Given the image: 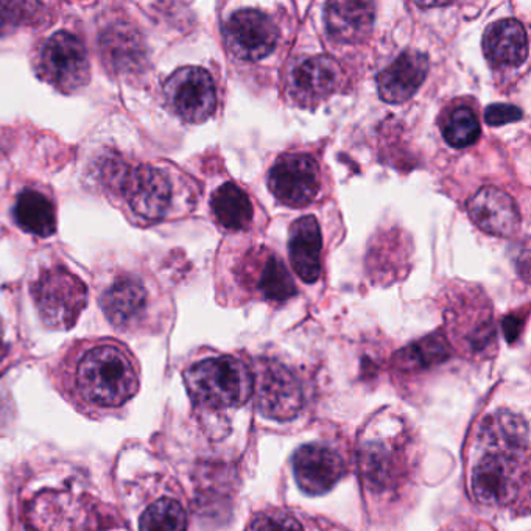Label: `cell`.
<instances>
[{
  "instance_id": "1",
  "label": "cell",
  "mask_w": 531,
  "mask_h": 531,
  "mask_svg": "<svg viewBox=\"0 0 531 531\" xmlns=\"http://www.w3.org/2000/svg\"><path fill=\"white\" fill-rule=\"evenodd\" d=\"M74 390L92 407H120L138 393V366L119 343H95L75 363Z\"/></svg>"
},
{
  "instance_id": "2",
  "label": "cell",
  "mask_w": 531,
  "mask_h": 531,
  "mask_svg": "<svg viewBox=\"0 0 531 531\" xmlns=\"http://www.w3.org/2000/svg\"><path fill=\"white\" fill-rule=\"evenodd\" d=\"M99 180L138 222H159L172 208V180L161 167L131 164L114 153L100 159Z\"/></svg>"
},
{
  "instance_id": "3",
  "label": "cell",
  "mask_w": 531,
  "mask_h": 531,
  "mask_svg": "<svg viewBox=\"0 0 531 531\" xmlns=\"http://www.w3.org/2000/svg\"><path fill=\"white\" fill-rule=\"evenodd\" d=\"M187 390L198 405L209 408L240 407L251 398L253 374L234 357L204 359L184 374Z\"/></svg>"
},
{
  "instance_id": "4",
  "label": "cell",
  "mask_w": 531,
  "mask_h": 531,
  "mask_svg": "<svg viewBox=\"0 0 531 531\" xmlns=\"http://www.w3.org/2000/svg\"><path fill=\"white\" fill-rule=\"evenodd\" d=\"M32 295L39 317L53 329H71L88 303L85 282L63 267L44 271Z\"/></svg>"
},
{
  "instance_id": "5",
  "label": "cell",
  "mask_w": 531,
  "mask_h": 531,
  "mask_svg": "<svg viewBox=\"0 0 531 531\" xmlns=\"http://www.w3.org/2000/svg\"><path fill=\"white\" fill-rule=\"evenodd\" d=\"M38 63L41 78L60 91L72 92L88 83V52L83 39L74 33H53L41 47Z\"/></svg>"
},
{
  "instance_id": "6",
  "label": "cell",
  "mask_w": 531,
  "mask_h": 531,
  "mask_svg": "<svg viewBox=\"0 0 531 531\" xmlns=\"http://www.w3.org/2000/svg\"><path fill=\"white\" fill-rule=\"evenodd\" d=\"M170 110L189 124H203L217 108L214 80L203 67L186 66L170 75L164 85Z\"/></svg>"
},
{
  "instance_id": "7",
  "label": "cell",
  "mask_w": 531,
  "mask_h": 531,
  "mask_svg": "<svg viewBox=\"0 0 531 531\" xmlns=\"http://www.w3.org/2000/svg\"><path fill=\"white\" fill-rule=\"evenodd\" d=\"M268 187L285 206L304 208L320 192L318 164L309 155L287 153L271 167Z\"/></svg>"
},
{
  "instance_id": "8",
  "label": "cell",
  "mask_w": 531,
  "mask_h": 531,
  "mask_svg": "<svg viewBox=\"0 0 531 531\" xmlns=\"http://www.w3.org/2000/svg\"><path fill=\"white\" fill-rule=\"evenodd\" d=\"M223 38L234 57L243 61H261L275 50L279 32L275 22L262 11L242 10L234 13L223 25Z\"/></svg>"
},
{
  "instance_id": "9",
  "label": "cell",
  "mask_w": 531,
  "mask_h": 531,
  "mask_svg": "<svg viewBox=\"0 0 531 531\" xmlns=\"http://www.w3.org/2000/svg\"><path fill=\"white\" fill-rule=\"evenodd\" d=\"M519 463L505 452L485 455L472 472V493L483 505H507L519 491Z\"/></svg>"
},
{
  "instance_id": "10",
  "label": "cell",
  "mask_w": 531,
  "mask_h": 531,
  "mask_svg": "<svg viewBox=\"0 0 531 531\" xmlns=\"http://www.w3.org/2000/svg\"><path fill=\"white\" fill-rule=\"evenodd\" d=\"M345 472L343 460L334 449L324 444H306L293 455L296 483L309 496L331 491Z\"/></svg>"
},
{
  "instance_id": "11",
  "label": "cell",
  "mask_w": 531,
  "mask_h": 531,
  "mask_svg": "<svg viewBox=\"0 0 531 531\" xmlns=\"http://www.w3.org/2000/svg\"><path fill=\"white\" fill-rule=\"evenodd\" d=\"M342 80L343 71L338 61L328 55H317L295 67L290 91L299 105H315L337 92Z\"/></svg>"
},
{
  "instance_id": "12",
  "label": "cell",
  "mask_w": 531,
  "mask_h": 531,
  "mask_svg": "<svg viewBox=\"0 0 531 531\" xmlns=\"http://www.w3.org/2000/svg\"><path fill=\"white\" fill-rule=\"evenodd\" d=\"M469 217L486 234L511 237L521 225V214L513 198L497 189L483 187L468 203Z\"/></svg>"
},
{
  "instance_id": "13",
  "label": "cell",
  "mask_w": 531,
  "mask_h": 531,
  "mask_svg": "<svg viewBox=\"0 0 531 531\" xmlns=\"http://www.w3.org/2000/svg\"><path fill=\"white\" fill-rule=\"evenodd\" d=\"M429 74V58L418 50H405L377 77L380 99L404 103L412 99Z\"/></svg>"
},
{
  "instance_id": "14",
  "label": "cell",
  "mask_w": 531,
  "mask_h": 531,
  "mask_svg": "<svg viewBox=\"0 0 531 531\" xmlns=\"http://www.w3.org/2000/svg\"><path fill=\"white\" fill-rule=\"evenodd\" d=\"M257 404L268 418H293L303 404L298 380L281 366H268L257 382Z\"/></svg>"
},
{
  "instance_id": "15",
  "label": "cell",
  "mask_w": 531,
  "mask_h": 531,
  "mask_svg": "<svg viewBox=\"0 0 531 531\" xmlns=\"http://www.w3.org/2000/svg\"><path fill=\"white\" fill-rule=\"evenodd\" d=\"M374 5L357 0H334L326 5V30L337 43H359L370 35L374 24Z\"/></svg>"
},
{
  "instance_id": "16",
  "label": "cell",
  "mask_w": 531,
  "mask_h": 531,
  "mask_svg": "<svg viewBox=\"0 0 531 531\" xmlns=\"http://www.w3.org/2000/svg\"><path fill=\"white\" fill-rule=\"evenodd\" d=\"M103 312L113 326L120 329L138 324L147 309L144 284L133 276H122L100 298Z\"/></svg>"
},
{
  "instance_id": "17",
  "label": "cell",
  "mask_w": 531,
  "mask_h": 531,
  "mask_svg": "<svg viewBox=\"0 0 531 531\" xmlns=\"http://www.w3.org/2000/svg\"><path fill=\"white\" fill-rule=\"evenodd\" d=\"M321 229L313 215L296 220L290 228L289 257L296 275L307 284L321 275Z\"/></svg>"
},
{
  "instance_id": "18",
  "label": "cell",
  "mask_w": 531,
  "mask_h": 531,
  "mask_svg": "<svg viewBox=\"0 0 531 531\" xmlns=\"http://www.w3.org/2000/svg\"><path fill=\"white\" fill-rule=\"evenodd\" d=\"M483 52L497 66H521L528 57L524 25L516 19H502L486 29Z\"/></svg>"
},
{
  "instance_id": "19",
  "label": "cell",
  "mask_w": 531,
  "mask_h": 531,
  "mask_svg": "<svg viewBox=\"0 0 531 531\" xmlns=\"http://www.w3.org/2000/svg\"><path fill=\"white\" fill-rule=\"evenodd\" d=\"M15 220L19 228L33 236L50 237L57 231L55 204L38 190L27 189L19 195L15 204Z\"/></svg>"
},
{
  "instance_id": "20",
  "label": "cell",
  "mask_w": 531,
  "mask_h": 531,
  "mask_svg": "<svg viewBox=\"0 0 531 531\" xmlns=\"http://www.w3.org/2000/svg\"><path fill=\"white\" fill-rule=\"evenodd\" d=\"M212 212L220 225L229 231H240L253 220V204L237 184L226 183L212 195Z\"/></svg>"
},
{
  "instance_id": "21",
  "label": "cell",
  "mask_w": 531,
  "mask_h": 531,
  "mask_svg": "<svg viewBox=\"0 0 531 531\" xmlns=\"http://www.w3.org/2000/svg\"><path fill=\"white\" fill-rule=\"evenodd\" d=\"M257 290L268 301L282 303L296 295V285L289 270L275 254H268L257 275Z\"/></svg>"
},
{
  "instance_id": "22",
  "label": "cell",
  "mask_w": 531,
  "mask_h": 531,
  "mask_svg": "<svg viewBox=\"0 0 531 531\" xmlns=\"http://www.w3.org/2000/svg\"><path fill=\"white\" fill-rule=\"evenodd\" d=\"M141 531H186L187 516L183 505L172 497H162L142 513Z\"/></svg>"
},
{
  "instance_id": "23",
  "label": "cell",
  "mask_w": 531,
  "mask_h": 531,
  "mask_svg": "<svg viewBox=\"0 0 531 531\" xmlns=\"http://www.w3.org/2000/svg\"><path fill=\"white\" fill-rule=\"evenodd\" d=\"M444 141L454 148H466L480 138V122L468 106H458L447 114L441 127Z\"/></svg>"
},
{
  "instance_id": "24",
  "label": "cell",
  "mask_w": 531,
  "mask_h": 531,
  "mask_svg": "<svg viewBox=\"0 0 531 531\" xmlns=\"http://www.w3.org/2000/svg\"><path fill=\"white\" fill-rule=\"evenodd\" d=\"M449 357V346L440 335H430L399 352L398 362L404 370H422Z\"/></svg>"
},
{
  "instance_id": "25",
  "label": "cell",
  "mask_w": 531,
  "mask_h": 531,
  "mask_svg": "<svg viewBox=\"0 0 531 531\" xmlns=\"http://www.w3.org/2000/svg\"><path fill=\"white\" fill-rule=\"evenodd\" d=\"M251 531H304L292 514L281 510H268L257 514Z\"/></svg>"
},
{
  "instance_id": "26",
  "label": "cell",
  "mask_w": 531,
  "mask_h": 531,
  "mask_svg": "<svg viewBox=\"0 0 531 531\" xmlns=\"http://www.w3.org/2000/svg\"><path fill=\"white\" fill-rule=\"evenodd\" d=\"M521 119V108L507 105V103H496V105L488 106L485 111L486 124L491 127H502V125L513 124Z\"/></svg>"
},
{
  "instance_id": "27",
  "label": "cell",
  "mask_w": 531,
  "mask_h": 531,
  "mask_svg": "<svg viewBox=\"0 0 531 531\" xmlns=\"http://www.w3.org/2000/svg\"><path fill=\"white\" fill-rule=\"evenodd\" d=\"M35 4H0V27L18 24L25 16V11Z\"/></svg>"
},
{
  "instance_id": "28",
  "label": "cell",
  "mask_w": 531,
  "mask_h": 531,
  "mask_svg": "<svg viewBox=\"0 0 531 531\" xmlns=\"http://www.w3.org/2000/svg\"><path fill=\"white\" fill-rule=\"evenodd\" d=\"M522 323L524 321L521 318L516 317V315H511V317L505 318L503 321V331H505V337H507L508 342L513 343L519 334H521Z\"/></svg>"
},
{
  "instance_id": "29",
  "label": "cell",
  "mask_w": 531,
  "mask_h": 531,
  "mask_svg": "<svg viewBox=\"0 0 531 531\" xmlns=\"http://www.w3.org/2000/svg\"><path fill=\"white\" fill-rule=\"evenodd\" d=\"M5 346H4V326H2V321H0V359L4 357Z\"/></svg>"
}]
</instances>
